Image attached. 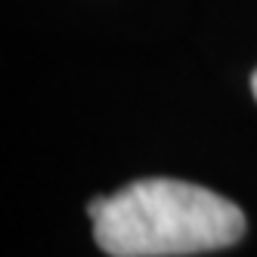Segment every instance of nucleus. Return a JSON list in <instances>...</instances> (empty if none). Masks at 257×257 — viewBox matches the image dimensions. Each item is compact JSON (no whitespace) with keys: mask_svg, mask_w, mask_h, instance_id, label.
Wrapping results in <instances>:
<instances>
[{"mask_svg":"<svg viewBox=\"0 0 257 257\" xmlns=\"http://www.w3.org/2000/svg\"><path fill=\"white\" fill-rule=\"evenodd\" d=\"M96 245L112 257H183L235 245L245 214L229 198L183 180H137L87 205Z\"/></svg>","mask_w":257,"mask_h":257,"instance_id":"1","label":"nucleus"},{"mask_svg":"<svg viewBox=\"0 0 257 257\" xmlns=\"http://www.w3.org/2000/svg\"><path fill=\"white\" fill-rule=\"evenodd\" d=\"M251 90H254V99H257V71L251 75Z\"/></svg>","mask_w":257,"mask_h":257,"instance_id":"2","label":"nucleus"}]
</instances>
